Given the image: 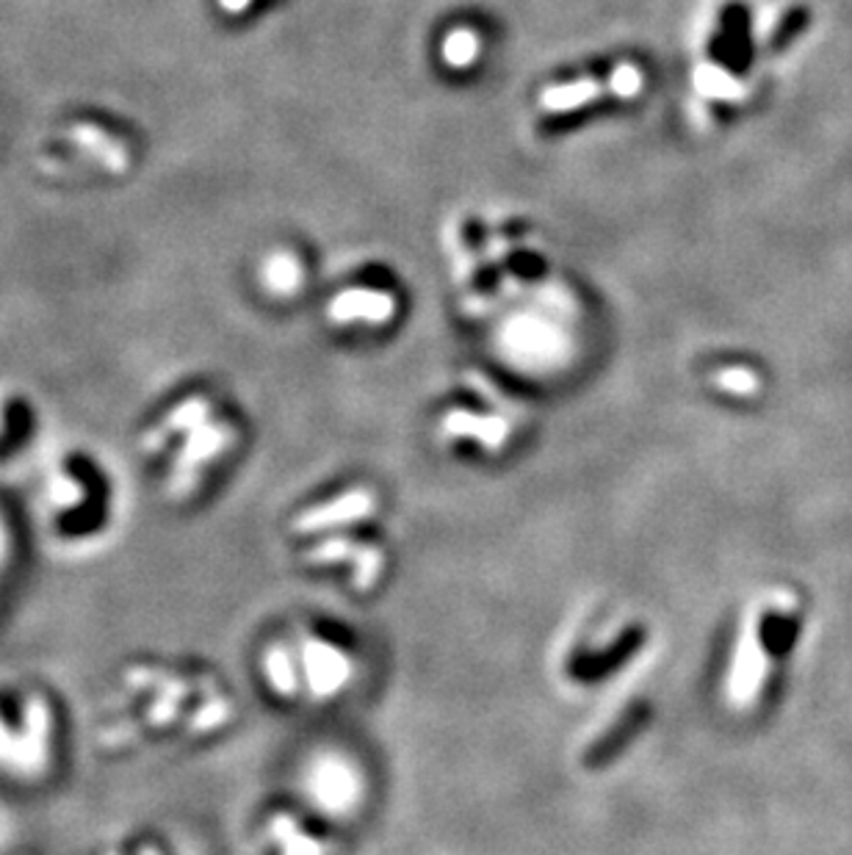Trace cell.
Here are the masks:
<instances>
[{
	"label": "cell",
	"mask_w": 852,
	"mask_h": 855,
	"mask_svg": "<svg viewBox=\"0 0 852 855\" xmlns=\"http://www.w3.org/2000/svg\"><path fill=\"white\" fill-rule=\"evenodd\" d=\"M299 277H303L299 275V264L291 255H277V258H271L269 264H266V282H269V288H275V291H294V288L299 286Z\"/></svg>",
	"instance_id": "9"
},
{
	"label": "cell",
	"mask_w": 852,
	"mask_h": 855,
	"mask_svg": "<svg viewBox=\"0 0 852 855\" xmlns=\"http://www.w3.org/2000/svg\"><path fill=\"white\" fill-rule=\"evenodd\" d=\"M360 546H355L351 540H327L324 546H316V551H310L314 563H344V559H357Z\"/></svg>",
	"instance_id": "14"
},
{
	"label": "cell",
	"mask_w": 852,
	"mask_h": 855,
	"mask_svg": "<svg viewBox=\"0 0 852 855\" xmlns=\"http://www.w3.org/2000/svg\"><path fill=\"white\" fill-rule=\"evenodd\" d=\"M476 53H479V39H476L474 31H465V28L448 33L446 44H443V59L452 67H468L476 59Z\"/></svg>",
	"instance_id": "8"
},
{
	"label": "cell",
	"mask_w": 852,
	"mask_h": 855,
	"mask_svg": "<svg viewBox=\"0 0 852 855\" xmlns=\"http://www.w3.org/2000/svg\"><path fill=\"white\" fill-rule=\"evenodd\" d=\"M305 667H308L310 684H314V689L319 695L335 693V689L344 687V682L349 678V662H346V656L324 643H310L308 648H305Z\"/></svg>",
	"instance_id": "2"
},
{
	"label": "cell",
	"mask_w": 852,
	"mask_h": 855,
	"mask_svg": "<svg viewBox=\"0 0 852 855\" xmlns=\"http://www.w3.org/2000/svg\"><path fill=\"white\" fill-rule=\"evenodd\" d=\"M374 513V496L368 490H355L344 498H335L329 501L327 507L314 509V513L305 515L299 520V529L303 531H314V529H327V526H344L351 524V520H360L366 515Z\"/></svg>",
	"instance_id": "1"
},
{
	"label": "cell",
	"mask_w": 852,
	"mask_h": 855,
	"mask_svg": "<svg viewBox=\"0 0 852 855\" xmlns=\"http://www.w3.org/2000/svg\"><path fill=\"white\" fill-rule=\"evenodd\" d=\"M601 95H615L610 81H598V78H584V81H573L567 87H554L543 95V106L551 111H571L578 109L587 100L601 98Z\"/></svg>",
	"instance_id": "6"
},
{
	"label": "cell",
	"mask_w": 852,
	"mask_h": 855,
	"mask_svg": "<svg viewBox=\"0 0 852 855\" xmlns=\"http://www.w3.org/2000/svg\"><path fill=\"white\" fill-rule=\"evenodd\" d=\"M697 87H701V92L712 95V98H736V95H742V89L725 72H720L717 67H701L697 70Z\"/></svg>",
	"instance_id": "10"
},
{
	"label": "cell",
	"mask_w": 852,
	"mask_h": 855,
	"mask_svg": "<svg viewBox=\"0 0 852 855\" xmlns=\"http://www.w3.org/2000/svg\"><path fill=\"white\" fill-rule=\"evenodd\" d=\"M70 139L76 141V145L87 147L89 152H95L108 169H125V163H128L125 147L119 145L117 139H111L106 130L95 128V125H76V128L70 130Z\"/></svg>",
	"instance_id": "7"
},
{
	"label": "cell",
	"mask_w": 852,
	"mask_h": 855,
	"mask_svg": "<svg viewBox=\"0 0 852 855\" xmlns=\"http://www.w3.org/2000/svg\"><path fill=\"white\" fill-rule=\"evenodd\" d=\"M379 568H383V554L371 546H363L355 559V585L360 587V590L371 587L374 581H377Z\"/></svg>",
	"instance_id": "11"
},
{
	"label": "cell",
	"mask_w": 852,
	"mask_h": 855,
	"mask_svg": "<svg viewBox=\"0 0 852 855\" xmlns=\"http://www.w3.org/2000/svg\"><path fill=\"white\" fill-rule=\"evenodd\" d=\"M390 314H394V299H390L388 294L363 291V288L340 294V297H335L333 305H329V316H333L335 321H385L390 319Z\"/></svg>",
	"instance_id": "3"
},
{
	"label": "cell",
	"mask_w": 852,
	"mask_h": 855,
	"mask_svg": "<svg viewBox=\"0 0 852 855\" xmlns=\"http://www.w3.org/2000/svg\"><path fill=\"white\" fill-rule=\"evenodd\" d=\"M642 87V76L637 67H617L615 76H612V89H615L617 98H634Z\"/></svg>",
	"instance_id": "15"
},
{
	"label": "cell",
	"mask_w": 852,
	"mask_h": 855,
	"mask_svg": "<svg viewBox=\"0 0 852 855\" xmlns=\"http://www.w3.org/2000/svg\"><path fill=\"white\" fill-rule=\"evenodd\" d=\"M269 678L271 684H275L280 693H294V687H297V676H294V667H291V659H288L283 650H275V654H269Z\"/></svg>",
	"instance_id": "13"
},
{
	"label": "cell",
	"mask_w": 852,
	"mask_h": 855,
	"mask_svg": "<svg viewBox=\"0 0 852 855\" xmlns=\"http://www.w3.org/2000/svg\"><path fill=\"white\" fill-rule=\"evenodd\" d=\"M714 382H717L720 388L731 390V394L742 396L753 394V390L759 388V379H755L747 368H723L720 374H714Z\"/></svg>",
	"instance_id": "12"
},
{
	"label": "cell",
	"mask_w": 852,
	"mask_h": 855,
	"mask_svg": "<svg viewBox=\"0 0 852 855\" xmlns=\"http://www.w3.org/2000/svg\"><path fill=\"white\" fill-rule=\"evenodd\" d=\"M800 26H803V14H792V17H789V20L781 26V31L775 33V48H781L783 42H789V37H792V33L797 31Z\"/></svg>",
	"instance_id": "16"
},
{
	"label": "cell",
	"mask_w": 852,
	"mask_h": 855,
	"mask_svg": "<svg viewBox=\"0 0 852 855\" xmlns=\"http://www.w3.org/2000/svg\"><path fill=\"white\" fill-rule=\"evenodd\" d=\"M443 429H446L448 435H457V438L474 435L485 449L496 451L507 444L509 421H504L502 416L482 418V416H474V412L457 410V412H448L446 421H443Z\"/></svg>",
	"instance_id": "4"
},
{
	"label": "cell",
	"mask_w": 852,
	"mask_h": 855,
	"mask_svg": "<svg viewBox=\"0 0 852 855\" xmlns=\"http://www.w3.org/2000/svg\"><path fill=\"white\" fill-rule=\"evenodd\" d=\"M219 3L225 11H244L252 0H219Z\"/></svg>",
	"instance_id": "17"
},
{
	"label": "cell",
	"mask_w": 852,
	"mask_h": 855,
	"mask_svg": "<svg viewBox=\"0 0 852 855\" xmlns=\"http://www.w3.org/2000/svg\"><path fill=\"white\" fill-rule=\"evenodd\" d=\"M761 659H764V654H761L759 648V634H755L753 628H747L740 648H736L734 670H731V700H734L736 706L753 698L755 687H759Z\"/></svg>",
	"instance_id": "5"
}]
</instances>
